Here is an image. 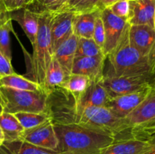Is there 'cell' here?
<instances>
[{
    "label": "cell",
    "instance_id": "obj_3",
    "mask_svg": "<svg viewBox=\"0 0 155 154\" xmlns=\"http://www.w3.org/2000/svg\"><path fill=\"white\" fill-rule=\"evenodd\" d=\"M53 16L54 12L51 11L40 13L38 32L33 45V54L29 56L30 64L27 73L28 76L27 78L40 85L45 91L46 72L54 56L51 39V25Z\"/></svg>",
    "mask_w": 155,
    "mask_h": 154
},
{
    "label": "cell",
    "instance_id": "obj_15",
    "mask_svg": "<svg viewBox=\"0 0 155 154\" xmlns=\"http://www.w3.org/2000/svg\"><path fill=\"white\" fill-rule=\"evenodd\" d=\"M130 25L144 24L154 27L155 0H129Z\"/></svg>",
    "mask_w": 155,
    "mask_h": 154
},
{
    "label": "cell",
    "instance_id": "obj_45",
    "mask_svg": "<svg viewBox=\"0 0 155 154\" xmlns=\"http://www.w3.org/2000/svg\"><path fill=\"white\" fill-rule=\"evenodd\" d=\"M0 11H1V10H0Z\"/></svg>",
    "mask_w": 155,
    "mask_h": 154
},
{
    "label": "cell",
    "instance_id": "obj_1",
    "mask_svg": "<svg viewBox=\"0 0 155 154\" xmlns=\"http://www.w3.org/2000/svg\"><path fill=\"white\" fill-rule=\"evenodd\" d=\"M53 123L61 154H98L115 140L112 134L80 124Z\"/></svg>",
    "mask_w": 155,
    "mask_h": 154
},
{
    "label": "cell",
    "instance_id": "obj_27",
    "mask_svg": "<svg viewBox=\"0 0 155 154\" xmlns=\"http://www.w3.org/2000/svg\"><path fill=\"white\" fill-rule=\"evenodd\" d=\"M104 55L103 49L100 48L92 39L78 38L75 57H95Z\"/></svg>",
    "mask_w": 155,
    "mask_h": 154
},
{
    "label": "cell",
    "instance_id": "obj_32",
    "mask_svg": "<svg viewBox=\"0 0 155 154\" xmlns=\"http://www.w3.org/2000/svg\"><path fill=\"white\" fill-rule=\"evenodd\" d=\"M56 2H57V0H36V2L30 7L34 6V8L31 9V10L33 11L38 12V13L48 11L54 5Z\"/></svg>",
    "mask_w": 155,
    "mask_h": 154
},
{
    "label": "cell",
    "instance_id": "obj_41",
    "mask_svg": "<svg viewBox=\"0 0 155 154\" xmlns=\"http://www.w3.org/2000/svg\"><path fill=\"white\" fill-rule=\"evenodd\" d=\"M3 106H2V103L1 98H0V115L3 113Z\"/></svg>",
    "mask_w": 155,
    "mask_h": 154
},
{
    "label": "cell",
    "instance_id": "obj_2",
    "mask_svg": "<svg viewBox=\"0 0 155 154\" xmlns=\"http://www.w3.org/2000/svg\"><path fill=\"white\" fill-rule=\"evenodd\" d=\"M128 24L116 48L107 56V67L104 76L144 75L154 79L155 60L139 52L130 44Z\"/></svg>",
    "mask_w": 155,
    "mask_h": 154
},
{
    "label": "cell",
    "instance_id": "obj_7",
    "mask_svg": "<svg viewBox=\"0 0 155 154\" xmlns=\"http://www.w3.org/2000/svg\"><path fill=\"white\" fill-rule=\"evenodd\" d=\"M155 117V88L146 98L123 119L124 132L119 140L130 138V131L142 126Z\"/></svg>",
    "mask_w": 155,
    "mask_h": 154
},
{
    "label": "cell",
    "instance_id": "obj_20",
    "mask_svg": "<svg viewBox=\"0 0 155 154\" xmlns=\"http://www.w3.org/2000/svg\"><path fill=\"white\" fill-rule=\"evenodd\" d=\"M0 126L4 134L5 141L21 140L25 131L15 115L5 112L0 115Z\"/></svg>",
    "mask_w": 155,
    "mask_h": 154
},
{
    "label": "cell",
    "instance_id": "obj_10",
    "mask_svg": "<svg viewBox=\"0 0 155 154\" xmlns=\"http://www.w3.org/2000/svg\"><path fill=\"white\" fill-rule=\"evenodd\" d=\"M130 44L139 52L155 60V31L153 27L144 24L130 25Z\"/></svg>",
    "mask_w": 155,
    "mask_h": 154
},
{
    "label": "cell",
    "instance_id": "obj_31",
    "mask_svg": "<svg viewBox=\"0 0 155 154\" xmlns=\"http://www.w3.org/2000/svg\"><path fill=\"white\" fill-rule=\"evenodd\" d=\"M113 14L119 18L128 21L130 15V2L129 0H119L108 8Z\"/></svg>",
    "mask_w": 155,
    "mask_h": 154
},
{
    "label": "cell",
    "instance_id": "obj_16",
    "mask_svg": "<svg viewBox=\"0 0 155 154\" xmlns=\"http://www.w3.org/2000/svg\"><path fill=\"white\" fill-rule=\"evenodd\" d=\"M150 140L130 137L115 140L105 148L101 149L100 154H142L150 146Z\"/></svg>",
    "mask_w": 155,
    "mask_h": 154
},
{
    "label": "cell",
    "instance_id": "obj_5",
    "mask_svg": "<svg viewBox=\"0 0 155 154\" xmlns=\"http://www.w3.org/2000/svg\"><path fill=\"white\" fill-rule=\"evenodd\" d=\"M72 122L112 134L119 140L124 132L123 119L115 116L105 107H89L73 118Z\"/></svg>",
    "mask_w": 155,
    "mask_h": 154
},
{
    "label": "cell",
    "instance_id": "obj_4",
    "mask_svg": "<svg viewBox=\"0 0 155 154\" xmlns=\"http://www.w3.org/2000/svg\"><path fill=\"white\" fill-rule=\"evenodd\" d=\"M3 111L15 114L20 112H49V94L45 91L17 90L0 87Z\"/></svg>",
    "mask_w": 155,
    "mask_h": 154
},
{
    "label": "cell",
    "instance_id": "obj_42",
    "mask_svg": "<svg viewBox=\"0 0 155 154\" xmlns=\"http://www.w3.org/2000/svg\"><path fill=\"white\" fill-rule=\"evenodd\" d=\"M4 141H5L4 140H2V139H0V146H1V145H2V143H4Z\"/></svg>",
    "mask_w": 155,
    "mask_h": 154
},
{
    "label": "cell",
    "instance_id": "obj_22",
    "mask_svg": "<svg viewBox=\"0 0 155 154\" xmlns=\"http://www.w3.org/2000/svg\"><path fill=\"white\" fill-rule=\"evenodd\" d=\"M2 86L17 89V90L45 91L43 88L39 84L32 81L30 79L27 78L24 75L16 74L15 72L1 77L0 78V87Z\"/></svg>",
    "mask_w": 155,
    "mask_h": 154
},
{
    "label": "cell",
    "instance_id": "obj_35",
    "mask_svg": "<svg viewBox=\"0 0 155 154\" xmlns=\"http://www.w3.org/2000/svg\"><path fill=\"white\" fill-rule=\"evenodd\" d=\"M14 0H0V10L2 11L11 12L12 10Z\"/></svg>",
    "mask_w": 155,
    "mask_h": 154
},
{
    "label": "cell",
    "instance_id": "obj_23",
    "mask_svg": "<svg viewBox=\"0 0 155 154\" xmlns=\"http://www.w3.org/2000/svg\"><path fill=\"white\" fill-rule=\"evenodd\" d=\"M91 82L92 80L86 75L71 74L69 76L65 78L64 81L59 86V88L68 92L75 99L87 89Z\"/></svg>",
    "mask_w": 155,
    "mask_h": 154
},
{
    "label": "cell",
    "instance_id": "obj_29",
    "mask_svg": "<svg viewBox=\"0 0 155 154\" xmlns=\"http://www.w3.org/2000/svg\"><path fill=\"white\" fill-rule=\"evenodd\" d=\"M130 137L148 140L155 136V117L148 123L130 131Z\"/></svg>",
    "mask_w": 155,
    "mask_h": 154
},
{
    "label": "cell",
    "instance_id": "obj_25",
    "mask_svg": "<svg viewBox=\"0 0 155 154\" xmlns=\"http://www.w3.org/2000/svg\"><path fill=\"white\" fill-rule=\"evenodd\" d=\"M65 75L63 69L57 59L53 56L51 61L48 66L45 82V89L48 94L59 88L64 81Z\"/></svg>",
    "mask_w": 155,
    "mask_h": 154
},
{
    "label": "cell",
    "instance_id": "obj_9",
    "mask_svg": "<svg viewBox=\"0 0 155 154\" xmlns=\"http://www.w3.org/2000/svg\"><path fill=\"white\" fill-rule=\"evenodd\" d=\"M101 16L105 33L103 52L104 55L107 56L119 43L129 23L127 20L116 16L108 8L101 10Z\"/></svg>",
    "mask_w": 155,
    "mask_h": 154
},
{
    "label": "cell",
    "instance_id": "obj_33",
    "mask_svg": "<svg viewBox=\"0 0 155 154\" xmlns=\"http://www.w3.org/2000/svg\"><path fill=\"white\" fill-rule=\"evenodd\" d=\"M15 72L12 61L8 60L5 56L0 51V78Z\"/></svg>",
    "mask_w": 155,
    "mask_h": 154
},
{
    "label": "cell",
    "instance_id": "obj_13",
    "mask_svg": "<svg viewBox=\"0 0 155 154\" xmlns=\"http://www.w3.org/2000/svg\"><path fill=\"white\" fill-rule=\"evenodd\" d=\"M76 14L71 12H54L51 25V39L53 53L74 33L73 26Z\"/></svg>",
    "mask_w": 155,
    "mask_h": 154
},
{
    "label": "cell",
    "instance_id": "obj_14",
    "mask_svg": "<svg viewBox=\"0 0 155 154\" xmlns=\"http://www.w3.org/2000/svg\"><path fill=\"white\" fill-rule=\"evenodd\" d=\"M107 56L75 57L71 74L86 75L92 81L101 79L104 73Z\"/></svg>",
    "mask_w": 155,
    "mask_h": 154
},
{
    "label": "cell",
    "instance_id": "obj_19",
    "mask_svg": "<svg viewBox=\"0 0 155 154\" xmlns=\"http://www.w3.org/2000/svg\"><path fill=\"white\" fill-rule=\"evenodd\" d=\"M0 154H61L58 151L44 149L24 140L4 141L0 146Z\"/></svg>",
    "mask_w": 155,
    "mask_h": 154
},
{
    "label": "cell",
    "instance_id": "obj_28",
    "mask_svg": "<svg viewBox=\"0 0 155 154\" xmlns=\"http://www.w3.org/2000/svg\"><path fill=\"white\" fill-rule=\"evenodd\" d=\"M12 21L10 18L0 25V51L10 61L12 58L10 42V32L12 30Z\"/></svg>",
    "mask_w": 155,
    "mask_h": 154
},
{
    "label": "cell",
    "instance_id": "obj_46",
    "mask_svg": "<svg viewBox=\"0 0 155 154\" xmlns=\"http://www.w3.org/2000/svg\"><path fill=\"white\" fill-rule=\"evenodd\" d=\"M98 154H100V153H98Z\"/></svg>",
    "mask_w": 155,
    "mask_h": 154
},
{
    "label": "cell",
    "instance_id": "obj_6",
    "mask_svg": "<svg viewBox=\"0 0 155 154\" xmlns=\"http://www.w3.org/2000/svg\"><path fill=\"white\" fill-rule=\"evenodd\" d=\"M154 79L144 75L104 76L101 80L109 98L127 95L151 86ZM153 86V85H152Z\"/></svg>",
    "mask_w": 155,
    "mask_h": 154
},
{
    "label": "cell",
    "instance_id": "obj_24",
    "mask_svg": "<svg viewBox=\"0 0 155 154\" xmlns=\"http://www.w3.org/2000/svg\"><path fill=\"white\" fill-rule=\"evenodd\" d=\"M15 116L24 130L32 129L38 126L53 121V117L49 112L31 113V112H20L15 113Z\"/></svg>",
    "mask_w": 155,
    "mask_h": 154
},
{
    "label": "cell",
    "instance_id": "obj_40",
    "mask_svg": "<svg viewBox=\"0 0 155 154\" xmlns=\"http://www.w3.org/2000/svg\"><path fill=\"white\" fill-rule=\"evenodd\" d=\"M0 139H2V140H5L4 134H3V131H2V129L1 126H0Z\"/></svg>",
    "mask_w": 155,
    "mask_h": 154
},
{
    "label": "cell",
    "instance_id": "obj_39",
    "mask_svg": "<svg viewBox=\"0 0 155 154\" xmlns=\"http://www.w3.org/2000/svg\"><path fill=\"white\" fill-rule=\"evenodd\" d=\"M10 14L9 12L6 11H0V25L5 21H7L8 18H10Z\"/></svg>",
    "mask_w": 155,
    "mask_h": 154
},
{
    "label": "cell",
    "instance_id": "obj_26",
    "mask_svg": "<svg viewBox=\"0 0 155 154\" xmlns=\"http://www.w3.org/2000/svg\"><path fill=\"white\" fill-rule=\"evenodd\" d=\"M98 0H68L58 11H68L75 14L89 13L97 10Z\"/></svg>",
    "mask_w": 155,
    "mask_h": 154
},
{
    "label": "cell",
    "instance_id": "obj_30",
    "mask_svg": "<svg viewBox=\"0 0 155 154\" xmlns=\"http://www.w3.org/2000/svg\"><path fill=\"white\" fill-rule=\"evenodd\" d=\"M92 39L95 42V43L103 49L105 41V33H104V27L103 23L102 18L101 16V11L97 15L95 21V27H94L93 35Z\"/></svg>",
    "mask_w": 155,
    "mask_h": 154
},
{
    "label": "cell",
    "instance_id": "obj_21",
    "mask_svg": "<svg viewBox=\"0 0 155 154\" xmlns=\"http://www.w3.org/2000/svg\"><path fill=\"white\" fill-rule=\"evenodd\" d=\"M101 10L89 13L76 14L74 21V33L78 38L92 39L95 21L97 15Z\"/></svg>",
    "mask_w": 155,
    "mask_h": 154
},
{
    "label": "cell",
    "instance_id": "obj_38",
    "mask_svg": "<svg viewBox=\"0 0 155 154\" xmlns=\"http://www.w3.org/2000/svg\"><path fill=\"white\" fill-rule=\"evenodd\" d=\"M149 140L151 142L149 147L142 154H155V136L149 139Z\"/></svg>",
    "mask_w": 155,
    "mask_h": 154
},
{
    "label": "cell",
    "instance_id": "obj_36",
    "mask_svg": "<svg viewBox=\"0 0 155 154\" xmlns=\"http://www.w3.org/2000/svg\"><path fill=\"white\" fill-rule=\"evenodd\" d=\"M117 1H119V0H98V8L99 10L107 8H110L112 5H114Z\"/></svg>",
    "mask_w": 155,
    "mask_h": 154
},
{
    "label": "cell",
    "instance_id": "obj_37",
    "mask_svg": "<svg viewBox=\"0 0 155 154\" xmlns=\"http://www.w3.org/2000/svg\"><path fill=\"white\" fill-rule=\"evenodd\" d=\"M68 0H57L56 3L54 4V5L48 11H51V12H57L64 5L65 3L68 2Z\"/></svg>",
    "mask_w": 155,
    "mask_h": 154
},
{
    "label": "cell",
    "instance_id": "obj_17",
    "mask_svg": "<svg viewBox=\"0 0 155 154\" xmlns=\"http://www.w3.org/2000/svg\"><path fill=\"white\" fill-rule=\"evenodd\" d=\"M9 14L12 21H16L20 24L33 45L38 32L40 13L33 11L29 8H23L9 12Z\"/></svg>",
    "mask_w": 155,
    "mask_h": 154
},
{
    "label": "cell",
    "instance_id": "obj_44",
    "mask_svg": "<svg viewBox=\"0 0 155 154\" xmlns=\"http://www.w3.org/2000/svg\"><path fill=\"white\" fill-rule=\"evenodd\" d=\"M154 29L155 31V11H154Z\"/></svg>",
    "mask_w": 155,
    "mask_h": 154
},
{
    "label": "cell",
    "instance_id": "obj_8",
    "mask_svg": "<svg viewBox=\"0 0 155 154\" xmlns=\"http://www.w3.org/2000/svg\"><path fill=\"white\" fill-rule=\"evenodd\" d=\"M152 88V85L148 86L132 93L110 98L107 100L104 107L115 116L124 119L148 97Z\"/></svg>",
    "mask_w": 155,
    "mask_h": 154
},
{
    "label": "cell",
    "instance_id": "obj_34",
    "mask_svg": "<svg viewBox=\"0 0 155 154\" xmlns=\"http://www.w3.org/2000/svg\"><path fill=\"white\" fill-rule=\"evenodd\" d=\"M36 0H14L12 11L23 8L30 7L36 2Z\"/></svg>",
    "mask_w": 155,
    "mask_h": 154
},
{
    "label": "cell",
    "instance_id": "obj_11",
    "mask_svg": "<svg viewBox=\"0 0 155 154\" xmlns=\"http://www.w3.org/2000/svg\"><path fill=\"white\" fill-rule=\"evenodd\" d=\"M101 80L92 81L86 91L74 99V115L78 114L83 109L89 107H104L109 97L101 82ZM72 118V121H73Z\"/></svg>",
    "mask_w": 155,
    "mask_h": 154
},
{
    "label": "cell",
    "instance_id": "obj_12",
    "mask_svg": "<svg viewBox=\"0 0 155 154\" xmlns=\"http://www.w3.org/2000/svg\"><path fill=\"white\" fill-rule=\"evenodd\" d=\"M21 140L44 149L54 151L58 149V143L53 121L32 129L25 130Z\"/></svg>",
    "mask_w": 155,
    "mask_h": 154
},
{
    "label": "cell",
    "instance_id": "obj_18",
    "mask_svg": "<svg viewBox=\"0 0 155 154\" xmlns=\"http://www.w3.org/2000/svg\"><path fill=\"white\" fill-rule=\"evenodd\" d=\"M77 42L78 37L73 33L59 45L54 52V57L61 66L64 72L65 78L71 74L73 63L76 56Z\"/></svg>",
    "mask_w": 155,
    "mask_h": 154
},
{
    "label": "cell",
    "instance_id": "obj_43",
    "mask_svg": "<svg viewBox=\"0 0 155 154\" xmlns=\"http://www.w3.org/2000/svg\"><path fill=\"white\" fill-rule=\"evenodd\" d=\"M153 88H155V76H154V81H153Z\"/></svg>",
    "mask_w": 155,
    "mask_h": 154
}]
</instances>
